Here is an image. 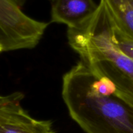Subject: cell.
Listing matches in <instances>:
<instances>
[{
    "instance_id": "7a4b0ae2",
    "label": "cell",
    "mask_w": 133,
    "mask_h": 133,
    "mask_svg": "<svg viewBox=\"0 0 133 133\" xmlns=\"http://www.w3.org/2000/svg\"><path fill=\"white\" fill-rule=\"evenodd\" d=\"M93 71L82 61L63 76L62 96L71 118L87 133H133V107L92 87Z\"/></svg>"
},
{
    "instance_id": "5b68a950",
    "label": "cell",
    "mask_w": 133,
    "mask_h": 133,
    "mask_svg": "<svg viewBox=\"0 0 133 133\" xmlns=\"http://www.w3.org/2000/svg\"><path fill=\"white\" fill-rule=\"evenodd\" d=\"M51 22L63 23L69 29L81 27L98 9L94 0H50Z\"/></svg>"
},
{
    "instance_id": "6da1fadb",
    "label": "cell",
    "mask_w": 133,
    "mask_h": 133,
    "mask_svg": "<svg viewBox=\"0 0 133 133\" xmlns=\"http://www.w3.org/2000/svg\"><path fill=\"white\" fill-rule=\"evenodd\" d=\"M112 18L103 0L88 22L68 29L71 48L97 76L109 79L116 95L133 107V61L116 47L112 39Z\"/></svg>"
},
{
    "instance_id": "52a82bcc",
    "label": "cell",
    "mask_w": 133,
    "mask_h": 133,
    "mask_svg": "<svg viewBox=\"0 0 133 133\" xmlns=\"http://www.w3.org/2000/svg\"><path fill=\"white\" fill-rule=\"evenodd\" d=\"M112 39L117 48L133 61V39L116 25L112 18Z\"/></svg>"
},
{
    "instance_id": "3957f363",
    "label": "cell",
    "mask_w": 133,
    "mask_h": 133,
    "mask_svg": "<svg viewBox=\"0 0 133 133\" xmlns=\"http://www.w3.org/2000/svg\"><path fill=\"white\" fill-rule=\"evenodd\" d=\"M26 1L0 0V41L3 51L35 48L49 25L22 12Z\"/></svg>"
},
{
    "instance_id": "277c9868",
    "label": "cell",
    "mask_w": 133,
    "mask_h": 133,
    "mask_svg": "<svg viewBox=\"0 0 133 133\" xmlns=\"http://www.w3.org/2000/svg\"><path fill=\"white\" fill-rule=\"evenodd\" d=\"M24 94L0 95V133H55L50 120L32 118L22 105Z\"/></svg>"
},
{
    "instance_id": "ba28073f",
    "label": "cell",
    "mask_w": 133,
    "mask_h": 133,
    "mask_svg": "<svg viewBox=\"0 0 133 133\" xmlns=\"http://www.w3.org/2000/svg\"><path fill=\"white\" fill-rule=\"evenodd\" d=\"M1 52H3V47L2 45H1V41H0V53H1Z\"/></svg>"
},
{
    "instance_id": "8992f818",
    "label": "cell",
    "mask_w": 133,
    "mask_h": 133,
    "mask_svg": "<svg viewBox=\"0 0 133 133\" xmlns=\"http://www.w3.org/2000/svg\"><path fill=\"white\" fill-rule=\"evenodd\" d=\"M118 27L133 39V0H103Z\"/></svg>"
}]
</instances>
